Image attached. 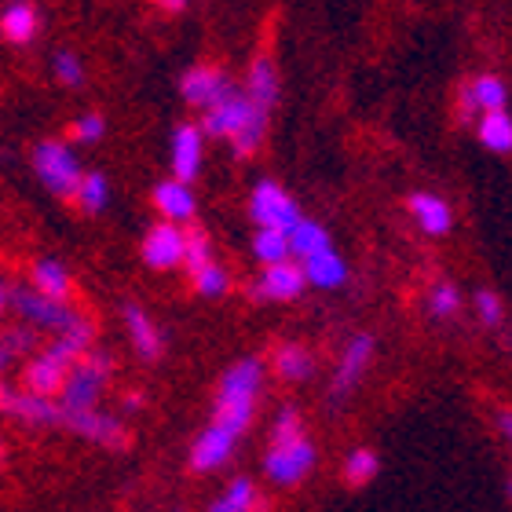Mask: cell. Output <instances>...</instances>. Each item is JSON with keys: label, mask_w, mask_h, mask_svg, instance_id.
Segmentation results:
<instances>
[{"label": "cell", "mask_w": 512, "mask_h": 512, "mask_svg": "<svg viewBox=\"0 0 512 512\" xmlns=\"http://www.w3.org/2000/svg\"><path fill=\"white\" fill-rule=\"evenodd\" d=\"M264 377H267V359H260V355H242V359H235V363L220 374V381H216L209 421L227 428V432H235L238 439L246 436L256 421L260 395H264Z\"/></svg>", "instance_id": "cell-1"}, {"label": "cell", "mask_w": 512, "mask_h": 512, "mask_svg": "<svg viewBox=\"0 0 512 512\" xmlns=\"http://www.w3.org/2000/svg\"><path fill=\"white\" fill-rule=\"evenodd\" d=\"M92 348H96V322L81 319L74 330H66L63 337H52L44 348H37V352L22 363L19 388L30 395H41V399H59L70 366L85 352H92Z\"/></svg>", "instance_id": "cell-2"}, {"label": "cell", "mask_w": 512, "mask_h": 512, "mask_svg": "<svg viewBox=\"0 0 512 512\" xmlns=\"http://www.w3.org/2000/svg\"><path fill=\"white\" fill-rule=\"evenodd\" d=\"M267 132V114L260 107H253L246 99V92H231L224 103H216L213 110H205L202 118V136L231 139L238 158H249L260 150Z\"/></svg>", "instance_id": "cell-3"}, {"label": "cell", "mask_w": 512, "mask_h": 512, "mask_svg": "<svg viewBox=\"0 0 512 512\" xmlns=\"http://www.w3.org/2000/svg\"><path fill=\"white\" fill-rule=\"evenodd\" d=\"M374 359H377V337L370 330H359L344 341L341 355H337V363H333L330 377H326V406L330 410H344V406L352 403L359 384L370 374Z\"/></svg>", "instance_id": "cell-4"}, {"label": "cell", "mask_w": 512, "mask_h": 512, "mask_svg": "<svg viewBox=\"0 0 512 512\" xmlns=\"http://www.w3.org/2000/svg\"><path fill=\"white\" fill-rule=\"evenodd\" d=\"M110 381H114V355L103 348H92L70 366L63 392H59V406L66 414H81V410H96L107 395Z\"/></svg>", "instance_id": "cell-5"}, {"label": "cell", "mask_w": 512, "mask_h": 512, "mask_svg": "<svg viewBox=\"0 0 512 512\" xmlns=\"http://www.w3.org/2000/svg\"><path fill=\"white\" fill-rule=\"evenodd\" d=\"M315 465H319V443L311 436L289 439V443H267L264 461H260L267 483L282 487V491L300 487L315 472Z\"/></svg>", "instance_id": "cell-6"}, {"label": "cell", "mask_w": 512, "mask_h": 512, "mask_svg": "<svg viewBox=\"0 0 512 512\" xmlns=\"http://www.w3.org/2000/svg\"><path fill=\"white\" fill-rule=\"evenodd\" d=\"M8 311L19 315L22 326H30L37 333H52V337H63L66 330H74L77 322L85 319L77 308L55 304V300L41 297L30 286H8Z\"/></svg>", "instance_id": "cell-7"}, {"label": "cell", "mask_w": 512, "mask_h": 512, "mask_svg": "<svg viewBox=\"0 0 512 512\" xmlns=\"http://www.w3.org/2000/svg\"><path fill=\"white\" fill-rule=\"evenodd\" d=\"M33 172H37V180L52 194H59V198H74L77 183L85 176L77 154L63 139H41V143L33 147Z\"/></svg>", "instance_id": "cell-8"}, {"label": "cell", "mask_w": 512, "mask_h": 512, "mask_svg": "<svg viewBox=\"0 0 512 512\" xmlns=\"http://www.w3.org/2000/svg\"><path fill=\"white\" fill-rule=\"evenodd\" d=\"M249 220L256 227H264V231H282L289 235L293 227L304 220L300 213V205L293 202V194L275 180H260L249 194Z\"/></svg>", "instance_id": "cell-9"}, {"label": "cell", "mask_w": 512, "mask_h": 512, "mask_svg": "<svg viewBox=\"0 0 512 512\" xmlns=\"http://www.w3.org/2000/svg\"><path fill=\"white\" fill-rule=\"evenodd\" d=\"M63 428L66 432H74L77 439L92 443V447L114 450V454H118V450H128V443H132V432H128L125 417L110 414V410H103V406H96V410H81V414H66Z\"/></svg>", "instance_id": "cell-10"}, {"label": "cell", "mask_w": 512, "mask_h": 512, "mask_svg": "<svg viewBox=\"0 0 512 512\" xmlns=\"http://www.w3.org/2000/svg\"><path fill=\"white\" fill-rule=\"evenodd\" d=\"M0 414L26 428H63L66 417L59 399H41V395L22 392L19 384H8L4 377H0Z\"/></svg>", "instance_id": "cell-11"}, {"label": "cell", "mask_w": 512, "mask_h": 512, "mask_svg": "<svg viewBox=\"0 0 512 512\" xmlns=\"http://www.w3.org/2000/svg\"><path fill=\"white\" fill-rule=\"evenodd\" d=\"M238 443L242 439L235 432H227L220 425H209L191 439V450H187V469L198 472V476H213V472L227 469V461H235L238 454Z\"/></svg>", "instance_id": "cell-12"}, {"label": "cell", "mask_w": 512, "mask_h": 512, "mask_svg": "<svg viewBox=\"0 0 512 512\" xmlns=\"http://www.w3.org/2000/svg\"><path fill=\"white\" fill-rule=\"evenodd\" d=\"M183 249H187V227L165 224V220H158L139 242V256H143V264L150 271H176V267H183Z\"/></svg>", "instance_id": "cell-13"}, {"label": "cell", "mask_w": 512, "mask_h": 512, "mask_svg": "<svg viewBox=\"0 0 512 512\" xmlns=\"http://www.w3.org/2000/svg\"><path fill=\"white\" fill-rule=\"evenodd\" d=\"M121 322H125V333H128V344H132V352L143 359V363H161V355H165V330H161L154 315L147 308H139L136 300H128L121 304Z\"/></svg>", "instance_id": "cell-14"}, {"label": "cell", "mask_w": 512, "mask_h": 512, "mask_svg": "<svg viewBox=\"0 0 512 512\" xmlns=\"http://www.w3.org/2000/svg\"><path fill=\"white\" fill-rule=\"evenodd\" d=\"M308 289V278L300 271L297 260H286V264L264 267L260 278L249 286V297L253 300H267V304H293V300L304 297Z\"/></svg>", "instance_id": "cell-15"}, {"label": "cell", "mask_w": 512, "mask_h": 512, "mask_svg": "<svg viewBox=\"0 0 512 512\" xmlns=\"http://www.w3.org/2000/svg\"><path fill=\"white\" fill-rule=\"evenodd\" d=\"M235 92L231 77L216 66H191L187 74L180 77V96L183 103H191L198 110H213L216 103H224L227 96Z\"/></svg>", "instance_id": "cell-16"}, {"label": "cell", "mask_w": 512, "mask_h": 512, "mask_svg": "<svg viewBox=\"0 0 512 512\" xmlns=\"http://www.w3.org/2000/svg\"><path fill=\"white\" fill-rule=\"evenodd\" d=\"M205 161V136L198 125H176L169 136V169L172 180L194 183Z\"/></svg>", "instance_id": "cell-17"}, {"label": "cell", "mask_w": 512, "mask_h": 512, "mask_svg": "<svg viewBox=\"0 0 512 512\" xmlns=\"http://www.w3.org/2000/svg\"><path fill=\"white\" fill-rule=\"evenodd\" d=\"M150 202L158 209V216L165 224H176V227H187L198 213V198H194L191 183H180V180H161L154 183V194H150Z\"/></svg>", "instance_id": "cell-18"}, {"label": "cell", "mask_w": 512, "mask_h": 512, "mask_svg": "<svg viewBox=\"0 0 512 512\" xmlns=\"http://www.w3.org/2000/svg\"><path fill=\"white\" fill-rule=\"evenodd\" d=\"M406 209L414 216L417 231L428 238H443V235H450V227H454V209H450V202L432 191H414L406 198Z\"/></svg>", "instance_id": "cell-19"}, {"label": "cell", "mask_w": 512, "mask_h": 512, "mask_svg": "<svg viewBox=\"0 0 512 512\" xmlns=\"http://www.w3.org/2000/svg\"><path fill=\"white\" fill-rule=\"evenodd\" d=\"M267 366H271V374H275L278 381H286V384H308L311 377H315V370H319L315 352L300 341L275 344V352H271V363Z\"/></svg>", "instance_id": "cell-20"}, {"label": "cell", "mask_w": 512, "mask_h": 512, "mask_svg": "<svg viewBox=\"0 0 512 512\" xmlns=\"http://www.w3.org/2000/svg\"><path fill=\"white\" fill-rule=\"evenodd\" d=\"M30 289H37L41 297L55 300V304H70V297H74V275H70V267L63 260L41 256L30 267Z\"/></svg>", "instance_id": "cell-21"}, {"label": "cell", "mask_w": 512, "mask_h": 512, "mask_svg": "<svg viewBox=\"0 0 512 512\" xmlns=\"http://www.w3.org/2000/svg\"><path fill=\"white\" fill-rule=\"evenodd\" d=\"M509 103V88H505L502 77L480 74L472 85L461 88V110L465 114H494V110H505Z\"/></svg>", "instance_id": "cell-22"}, {"label": "cell", "mask_w": 512, "mask_h": 512, "mask_svg": "<svg viewBox=\"0 0 512 512\" xmlns=\"http://www.w3.org/2000/svg\"><path fill=\"white\" fill-rule=\"evenodd\" d=\"M300 271L308 278V286H315V289H341V286H348V278H352L348 260H344L337 249H326V253L311 256V260H300Z\"/></svg>", "instance_id": "cell-23"}, {"label": "cell", "mask_w": 512, "mask_h": 512, "mask_svg": "<svg viewBox=\"0 0 512 512\" xmlns=\"http://www.w3.org/2000/svg\"><path fill=\"white\" fill-rule=\"evenodd\" d=\"M246 99L253 103V107L264 110V114L278 103V70H275V63H271L267 55H256L253 63H249Z\"/></svg>", "instance_id": "cell-24"}, {"label": "cell", "mask_w": 512, "mask_h": 512, "mask_svg": "<svg viewBox=\"0 0 512 512\" xmlns=\"http://www.w3.org/2000/svg\"><path fill=\"white\" fill-rule=\"evenodd\" d=\"M289 256L293 260H311V256L326 253V249H333V235L326 231V224H319V220H311V216H304L293 231H289Z\"/></svg>", "instance_id": "cell-25"}, {"label": "cell", "mask_w": 512, "mask_h": 512, "mask_svg": "<svg viewBox=\"0 0 512 512\" xmlns=\"http://www.w3.org/2000/svg\"><path fill=\"white\" fill-rule=\"evenodd\" d=\"M37 8H33L30 0H11L8 8L0 11V33L8 37L11 44H30L37 37Z\"/></svg>", "instance_id": "cell-26"}, {"label": "cell", "mask_w": 512, "mask_h": 512, "mask_svg": "<svg viewBox=\"0 0 512 512\" xmlns=\"http://www.w3.org/2000/svg\"><path fill=\"white\" fill-rule=\"evenodd\" d=\"M381 476V454L374 447H352L341 461V480L348 487H370Z\"/></svg>", "instance_id": "cell-27"}, {"label": "cell", "mask_w": 512, "mask_h": 512, "mask_svg": "<svg viewBox=\"0 0 512 512\" xmlns=\"http://www.w3.org/2000/svg\"><path fill=\"white\" fill-rule=\"evenodd\" d=\"M476 136L487 150L494 154H509L512 150V118L505 110H494V114H480V125H476Z\"/></svg>", "instance_id": "cell-28"}, {"label": "cell", "mask_w": 512, "mask_h": 512, "mask_svg": "<svg viewBox=\"0 0 512 512\" xmlns=\"http://www.w3.org/2000/svg\"><path fill=\"white\" fill-rule=\"evenodd\" d=\"M74 202L81 205V213L99 216L110 205V180L103 172H85L74 191Z\"/></svg>", "instance_id": "cell-29"}, {"label": "cell", "mask_w": 512, "mask_h": 512, "mask_svg": "<svg viewBox=\"0 0 512 512\" xmlns=\"http://www.w3.org/2000/svg\"><path fill=\"white\" fill-rule=\"evenodd\" d=\"M425 308L436 322H450L461 311V289L454 286V282H447V278H439V282H432V289H428Z\"/></svg>", "instance_id": "cell-30"}, {"label": "cell", "mask_w": 512, "mask_h": 512, "mask_svg": "<svg viewBox=\"0 0 512 512\" xmlns=\"http://www.w3.org/2000/svg\"><path fill=\"white\" fill-rule=\"evenodd\" d=\"M253 256H256V264L260 267L286 264V260H293V256H289V238L282 235V231H264V227H256Z\"/></svg>", "instance_id": "cell-31"}, {"label": "cell", "mask_w": 512, "mask_h": 512, "mask_svg": "<svg viewBox=\"0 0 512 512\" xmlns=\"http://www.w3.org/2000/svg\"><path fill=\"white\" fill-rule=\"evenodd\" d=\"M191 286H194V293H198V297L220 300V297H227V289H231V275H227L224 264H216V260H213V264H205L202 271H194Z\"/></svg>", "instance_id": "cell-32"}, {"label": "cell", "mask_w": 512, "mask_h": 512, "mask_svg": "<svg viewBox=\"0 0 512 512\" xmlns=\"http://www.w3.org/2000/svg\"><path fill=\"white\" fill-rule=\"evenodd\" d=\"M220 498H224L235 512H260L264 509V494H260V487H256L249 476H235V480L224 487Z\"/></svg>", "instance_id": "cell-33"}, {"label": "cell", "mask_w": 512, "mask_h": 512, "mask_svg": "<svg viewBox=\"0 0 512 512\" xmlns=\"http://www.w3.org/2000/svg\"><path fill=\"white\" fill-rule=\"evenodd\" d=\"M300 436H308L300 406L297 403L278 406L275 421H271V432H267V443H289V439H300Z\"/></svg>", "instance_id": "cell-34"}, {"label": "cell", "mask_w": 512, "mask_h": 512, "mask_svg": "<svg viewBox=\"0 0 512 512\" xmlns=\"http://www.w3.org/2000/svg\"><path fill=\"white\" fill-rule=\"evenodd\" d=\"M213 242L205 235L202 227H187V249H183V267H187V275L194 271H202L205 264H213Z\"/></svg>", "instance_id": "cell-35"}, {"label": "cell", "mask_w": 512, "mask_h": 512, "mask_svg": "<svg viewBox=\"0 0 512 512\" xmlns=\"http://www.w3.org/2000/svg\"><path fill=\"white\" fill-rule=\"evenodd\" d=\"M472 311H476L480 326H487V330L505 326V304L494 289H476V293H472Z\"/></svg>", "instance_id": "cell-36"}, {"label": "cell", "mask_w": 512, "mask_h": 512, "mask_svg": "<svg viewBox=\"0 0 512 512\" xmlns=\"http://www.w3.org/2000/svg\"><path fill=\"white\" fill-rule=\"evenodd\" d=\"M52 70H55V77H59V85H66V88L85 85V63H81V55L66 52V48H63V52H55Z\"/></svg>", "instance_id": "cell-37"}, {"label": "cell", "mask_w": 512, "mask_h": 512, "mask_svg": "<svg viewBox=\"0 0 512 512\" xmlns=\"http://www.w3.org/2000/svg\"><path fill=\"white\" fill-rule=\"evenodd\" d=\"M70 136H74L77 143H99V139L107 136V121H103V114H81V118L70 125Z\"/></svg>", "instance_id": "cell-38"}, {"label": "cell", "mask_w": 512, "mask_h": 512, "mask_svg": "<svg viewBox=\"0 0 512 512\" xmlns=\"http://www.w3.org/2000/svg\"><path fill=\"white\" fill-rule=\"evenodd\" d=\"M494 425H498V436L509 443V450H512V410L509 406H502L498 414H494Z\"/></svg>", "instance_id": "cell-39"}, {"label": "cell", "mask_w": 512, "mask_h": 512, "mask_svg": "<svg viewBox=\"0 0 512 512\" xmlns=\"http://www.w3.org/2000/svg\"><path fill=\"white\" fill-rule=\"evenodd\" d=\"M11 363H19V355L11 352V344L4 341V333H0V377L8 374V366H11Z\"/></svg>", "instance_id": "cell-40"}, {"label": "cell", "mask_w": 512, "mask_h": 512, "mask_svg": "<svg viewBox=\"0 0 512 512\" xmlns=\"http://www.w3.org/2000/svg\"><path fill=\"white\" fill-rule=\"evenodd\" d=\"M143 406H147V399L136 392H128L125 399H121V410H125V414H136V410H143Z\"/></svg>", "instance_id": "cell-41"}, {"label": "cell", "mask_w": 512, "mask_h": 512, "mask_svg": "<svg viewBox=\"0 0 512 512\" xmlns=\"http://www.w3.org/2000/svg\"><path fill=\"white\" fill-rule=\"evenodd\" d=\"M158 8H165V11H172V15H176V11L187 8V0H158Z\"/></svg>", "instance_id": "cell-42"}, {"label": "cell", "mask_w": 512, "mask_h": 512, "mask_svg": "<svg viewBox=\"0 0 512 512\" xmlns=\"http://www.w3.org/2000/svg\"><path fill=\"white\" fill-rule=\"evenodd\" d=\"M4 311H8V286H4V278H0V319H4Z\"/></svg>", "instance_id": "cell-43"}, {"label": "cell", "mask_w": 512, "mask_h": 512, "mask_svg": "<svg viewBox=\"0 0 512 512\" xmlns=\"http://www.w3.org/2000/svg\"><path fill=\"white\" fill-rule=\"evenodd\" d=\"M205 512H235V509H231V505H227L224 498H216V502L209 505V509H205Z\"/></svg>", "instance_id": "cell-44"}, {"label": "cell", "mask_w": 512, "mask_h": 512, "mask_svg": "<svg viewBox=\"0 0 512 512\" xmlns=\"http://www.w3.org/2000/svg\"><path fill=\"white\" fill-rule=\"evenodd\" d=\"M505 498H509V505H512V476L505 480Z\"/></svg>", "instance_id": "cell-45"}, {"label": "cell", "mask_w": 512, "mask_h": 512, "mask_svg": "<svg viewBox=\"0 0 512 512\" xmlns=\"http://www.w3.org/2000/svg\"><path fill=\"white\" fill-rule=\"evenodd\" d=\"M4 458H8V447H4V439H0V465H4Z\"/></svg>", "instance_id": "cell-46"}, {"label": "cell", "mask_w": 512, "mask_h": 512, "mask_svg": "<svg viewBox=\"0 0 512 512\" xmlns=\"http://www.w3.org/2000/svg\"><path fill=\"white\" fill-rule=\"evenodd\" d=\"M509 344H512V322H509Z\"/></svg>", "instance_id": "cell-47"}]
</instances>
